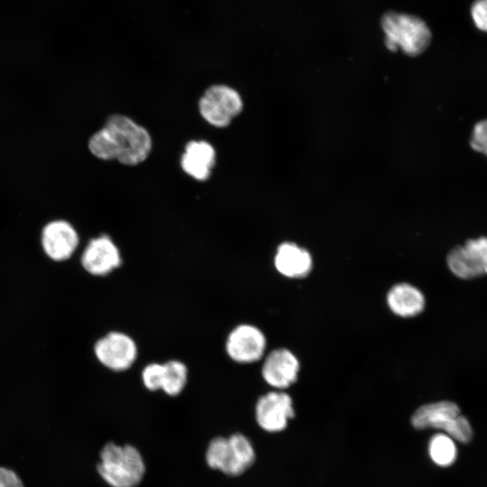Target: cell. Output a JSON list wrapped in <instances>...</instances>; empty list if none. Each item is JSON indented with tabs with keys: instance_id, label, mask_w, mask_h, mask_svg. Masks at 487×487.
Segmentation results:
<instances>
[{
	"instance_id": "1",
	"label": "cell",
	"mask_w": 487,
	"mask_h": 487,
	"mask_svg": "<svg viewBox=\"0 0 487 487\" xmlns=\"http://www.w3.org/2000/svg\"><path fill=\"white\" fill-rule=\"evenodd\" d=\"M152 138L142 125L124 115H110L103 127L88 140L89 152L103 161L117 160L134 166L144 161L152 151Z\"/></svg>"
},
{
	"instance_id": "2",
	"label": "cell",
	"mask_w": 487,
	"mask_h": 487,
	"mask_svg": "<svg viewBox=\"0 0 487 487\" xmlns=\"http://www.w3.org/2000/svg\"><path fill=\"white\" fill-rule=\"evenodd\" d=\"M97 472L111 487H136L145 473L143 458L131 445L107 443L100 452Z\"/></svg>"
},
{
	"instance_id": "3",
	"label": "cell",
	"mask_w": 487,
	"mask_h": 487,
	"mask_svg": "<svg viewBox=\"0 0 487 487\" xmlns=\"http://www.w3.org/2000/svg\"><path fill=\"white\" fill-rule=\"evenodd\" d=\"M381 27L385 32V44L392 51L400 48L408 55L417 56L431 41V32L427 23L414 15L388 12L382 16Z\"/></svg>"
},
{
	"instance_id": "4",
	"label": "cell",
	"mask_w": 487,
	"mask_h": 487,
	"mask_svg": "<svg viewBox=\"0 0 487 487\" xmlns=\"http://www.w3.org/2000/svg\"><path fill=\"white\" fill-rule=\"evenodd\" d=\"M411 424L417 429H442L451 438L463 443L469 442L473 436L469 421L452 401L443 400L419 407L411 417Z\"/></svg>"
},
{
	"instance_id": "5",
	"label": "cell",
	"mask_w": 487,
	"mask_h": 487,
	"mask_svg": "<svg viewBox=\"0 0 487 487\" xmlns=\"http://www.w3.org/2000/svg\"><path fill=\"white\" fill-rule=\"evenodd\" d=\"M240 94L226 85H213L201 96L198 110L201 116L211 125L223 128L243 109Z\"/></svg>"
},
{
	"instance_id": "6",
	"label": "cell",
	"mask_w": 487,
	"mask_h": 487,
	"mask_svg": "<svg viewBox=\"0 0 487 487\" xmlns=\"http://www.w3.org/2000/svg\"><path fill=\"white\" fill-rule=\"evenodd\" d=\"M94 352L100 363L114 372L128 370L138 355L135 341L118 331L110 332L97 340Z\"/></svg>"
},
{
	"instance_id": "7",
	"label": "cell",
	"mask_w": 487,
	"mask_h": 487,
	"mask_svg": "<svg viewBox=\"0 0 487 487\" xmlns=\"http://www.w3.org/2000/svg\"><path fill=\"white\" fill-rule=\"evenodd\" d=\"M446 262L449 270L463 280L487 275V237L470 239L453 248Z\"/></svg>"
},
{
	"instance_id": "8",
	"label": "cell",
	"mask_w": 487,
	"mask_h": 487,
	"mask_svg": "<svg viewBox=\"0 0 487 487\" xmlns=\"http://www.w3.org/2000/svg\"><path fill=\"white\" fill-rule=\"evenodd\" d=\"M266 345V337L260 328L242 324L229 333L225 341V352L235 363H252L263 356Z\"/></svg>"
},
{
	"instance_id": "9",
	"label": "cell",
	"mask_w": 487,
	"mask_h": 487,
	"mask_svg": "<svg viewBox=\"0 0 487 487\" xmlns=\"http://www.w3.org/2000/svg\"><path fill=\"white\" fill-rule=\"evenodd\" d=\"M294 416L292 400L282 391H271L262 395L255 406L256 421L267 432L284 430Z\"/></svg>"
},
{
	"instance_id": "10",
	"label": "cell",
	"mask_w": 487,
	"mask_h": 487,
	"mask_svg": "<svg viewBox=\"0 0 487 487\" xmlns=\"http://www.w3.org/2000/svg\"><path fill=\"white\" fill-rule=\"evenodd\" d=\"M118 247L106 234L91 239L81 256L85 271L94 276H105L121 265Z\"/></svg>"
},
{
	"instance_id": "11",
	"label": "cell",
	"mask_w": 487,
	"mask_h": 487,
	"mask_svg": "<svg viewBox=\"0 0 487 487\" xmlns=\"http://www.w3.org/2000/svg\"><path fill=\"white\" fill-rule=\"evenodd\" d=\"M79 242L74 226L66 220L49 222L41 232V245L46 255L53 261L69 259L76 251Z\"/></svg>"
},
{
	"instance_id": "12",
	"label": "cell",
	"mask_w": 487,
	"mask_h": 487,
	"mask_svg": "<svg viewBox=\"0 0 487 487\" xmlns=\"http://www.w3.org/2000/svg\"><path fill=\"white\" fill-rule=\"evenodd\" d=\"M299 362L292 352L285 348L271 351L262 367L263 380L271 387L285 389L298 378Z\"/></svg>"
},
{
	"instance_id": "13",
	"label": "cell",
	"mask_w": 487,
	"mask_h": 487,
	"mask_svg": "<svg viewBox=\"0 0 487 487\" xmlns=\"http://www.w3.org/2000/svg\"><path fill=\"white\" fill-rule=\"evenodd\" d=\"M216 163V151L206 141H190L180 159L182 170L193 179L205 181Z\"/></svg>"
},
{
	"instance_id": "14",
	"label": "cell",
	"mask_w": 487,
	"mask_h": 487,
	"mask_svg": "<svg viewBox=\"0 0 487 487\" xmlns=\"http://www.w3.org/2000/svg\"><path fill=\"white\" fill-rule=\"evenodd\" d=\"M312 264L309 252L294 243L286 242L277 248L274 266L285 277H306L311 271Z\"/></svg>"
},
{
	"instance_id": "15",
	"label": "cell",
	"mask_w": 487,
	"mask_h": 487,
	"mask_svg": "<svg viewBox=\"0 0 487 487\" xmlns=\"http://www.w3.org/2000/svg\"><path fill=\"white\" fill-rule=\"evenodd\" d=\"M386 300L391 312L401 317L419 315L426 305L423 293L415 286L404 282L392 286Z\"/></svg>"
},
{
	"instance_id": "16",
	"label": "cell",
	"mask_w": 487,
	"mask_h": 487,
	"mask_svg": "<svg viewBox=\"0 0 487 487\" xmlns=\"http://www.w3.org/2000/svg\"><path fill=\"white\" fill-rule=\"evenodd\" d=\"M231 455V476H238L250 468L255 460V452L250 440L241 433L228 436Z\"/></svg>"
},
{
	"instance_id": "17",
	"label": "cell",
	"mask_w": 487,
	"mask_h": 487,
	"mask_svg": "<svg viewBox=\"0 0 487 487\" xmlns=\"http://www.w3.org/2000/svg\"><path fill=\"white\" fill-rule=\"evenodd\" d=\"M188 381V368L180 361L170 360L163 363L161 388L164 393L174 397L181 393Z\"/></svg>"
},
{
	"instance_id": "18",
	"label": "cell",
	"mask_w": 487,
	"mask_h": 487,
	"mask_svg": "<svg viewBox=\"0 0 487 487\" xmlns=\"http://www.w3.org/2000/svg\"><path fill=\"white\" fill-rule=\"evenodd\" d=\"M432 461L439 466H449L456 458V446L453 438L446 434L433 436L428 443Z\"/></svg>"
},
{
	"instance_id": "19",
	"label": "cell",
	"mask_w": 487,
	"mask_h": 487,
	"mask_svg": "<svg viewBox=\"0 0 487 487\" xmlns=\"http://www.w3.org/2000/svg\"><path fill=\"white\" fill-rule=\"evenodd\" d=\"M162 372L163 363H152L146 365L142 372V381L144 387L151 391L161 390Z\"/></svg>"
},
{
	"instance_id": "20",
	"label": "cell",
	"mask_w": 487,
	"mask_h": 487,
	"mask_svg": "<svg viewBox=\"0 0 487 487\" xmlns=\"http://www.w3.org/2000/svg\"><path fill=\"white\" fill-rule=\"evenodd\" d=\"M470 144L473 150L487 156V119L474 125Z\"/></svg>"
},
{
	"instance_id": "21",
	"label": "cell",
	"mask_w": 487,
	"mask_h": 487,
	"mask_svg": "<svg viewBox=\"0 0 487 487\" xmlns=\"http://www.w3.org/2000/svg\"><path fill=\"white\" fill-rule=\"evenodd\" d=\"M471 15L475 26L487 32V0H476L471 6Z\"/></svg>"
},
{
	"instance_id": "22",
	"label": "cell",
	"mask_w": 487,
	"mask_h": 487,
	"mask_svg": "<svg viewBox=\"0 0 487 487\" xmlns=\"http://www.w3.org/2000/svg\"><path fill=\"white\" fill-rule=\"evenodd\" d=\"M0 487H23V484L14 471L0 466Z\"/></svg>"
}]
</instances>
